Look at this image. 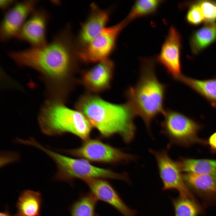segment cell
Returning a JSON list of instances; mask_svg holds the SVG:
<instances>
[{
	"label": "cell",
	"instance_id": "obj_1",
	"mask_svg": "<svg viewBox=\"0 0 216 216\" xmlns=\"http://www.w3.org/2000/svg\"><path fill=\"white\" fill-rule=\"evenodd\" d=\"M70 29L66 26L42 46L8 53L17 65L33 68L40 74L46 84L49 97L61 96L62 87L74 66L76 57H78Z\"/></svg>",
	"mask_w": 216,
	"mask_h": 216
},
{
	"label": "cell",
	"instance_id": "obj_2",
	"mask_svg": "<svg viewBox=\"0 0 216 216\" xmlns=\"http://www.w3.org/2000/svg\"><path fill=\"white\" fill-rule=\"evenodd\" d=\"M77 108L88 119L102 138L119 135L126 143L133 140L136 128V114L127 102L116 104L95 96L87 95L78 102Z\"/></svg>",
	"mask_w": 216,
	"mask_h": 216
},
{
	"label": "cell",
	"instance_id": "obj_3",
	"mask_svg": "<svg viewBox=\"0 0 216 216\" xmlns=\"http://www.w3.org/2000/svg\"><path fill=\"white\" fill-rule=\"evenodd\" d=\"M140 70L136 83L129 87L126 95L128 103L136 116L142 118L151 134L152 121L159 114H163L166 86L158 80L156 73L155 58H140Z\"/></svg>",
	"mask_w": 216,
	"mask_h": 216
},
{
	"label": "cell",
	"instance_id": "obj_4",
	"mask_svg": "<svg viewBox=\"0 0 216 216\" xmlns=\"http://www.w3.org/2000/svg\"><path fill=\"white\" fill-rule=\"evenodd\" d=\"M39 125L50 136L71 134L84 141L89 139L92 126L85 115L64 106L61 100H47L38 116Z\"/></svg>",
	"mask_w": 216,
	"mask_h": 216
},
{
	"label": "cell",
	"instance_id": "obj_5",
	"mask_svg": "<svg viewBox=\"0 0 216 216\" xmlns=\"http://www.w3.org/2000/svg\"><path fill=\"white\" fill-rule=\"evenodd\" d=\"M38 148L47 154L56 163L57 169L54 177L56 180L67 182L72 186L76 179L82 181L89 179H112L130 182L126 172L117 173L110 169L97 167L85 159L65 156L40 144L38 145Z\"/></svg>",
	"mask_w": 216,
	"mask_h": 216
},
{
	"label": "cell",
	"instance_id": "obj_6",
	"mask_svg": "<svg viewBox=\"0 0 216 216\" xmlns=\"http://www.w3.org/2000/svg\"><path fill=\"white\" fill-rule=\"evenodd\" d=\"M161 122V133L167 137L170 143L187 146L202 142L197 133L200 125L183 114L170 109L165 110Z\"/></svg>",
	"mask_w": 216,
	"mask_h": 216
},
{
	"label": "cell",
	"instance_id": "obj_7",
	"mask_svg": "<svg viewBox=\"0 0 216 216\" xmlns=\"http://www.w3.org/2000/svg\"><path fill=\"white\" fill-rule=\"evenodd\" d=\"M62 151L89 162L105 164L125 163L136 158L135 155L104 143L98 139H89L78 148Z\"/></svg>",
	"mask_w": 216,
	"mask_h": 216
},
{
	"label": "cell",
	"instance_id": "obj_8",
	"mask_svg": "<svg viewBox=\"0 0 216 216\" xmlns=\"http://www.w3.org/2000/svg\"><path fill=\"white\" fill-rule=\"evenodd\" d=\"M128 24L124 18L114 25L104 28L78 51V57L88 63H98L108 59L115 48L119 34Z\"/></svg>",
	"mask_w": 216,
	"mask_h": 216
},
{
	"label": "cell",
	"instance_id": "obj_9",
	"mask_svg": "<svg viewBox=\"0 0 216 216\" xmlns=\"http://www.w3.org/2000/svg\"><path fill=\"white\" fill-rule=\"evenodd\" d=\"M170 146L160 150L149 149V152L154 157L164 190H176L180 196L195 199L189 190L181 173L178 162L172 160L168 154Z\"/></svg>",
	"mask_w": 216,
	"mask_h": 216
},
{
	"label": "cell",
	"instance_id": "obj_10",
	"mask_svg": "<svg viewBox=\"0 0 216 216\" xmlns=\"http://www.w3.org/2000/svg\"><path fill=\"white\" fill-rule=\"evenodd\" d=\"M182 47L181 35L175 26H171L155 58L156 62L164 67L168 74L178 81L183 75L181 62Z\"/></svg>",
	"mask_w": 216,
	"mask_h": 216
},
{
	"label": "cell",
	"instance_id": "obj_11",
	"mask_svg": "<svg viewBox=\"0 0 216 216\" xmlns=\"http://www.w3.org/2000/svg\"><path fill=\"white\" fill-rule=\"evenodd\" d=\"M38 1L16 2L4 12L0 25V40L2 42L16 38L23 25L35 9Z\"/></svg>",
	"mask_w": 216,
	"mask_h": 216
},
{
	"label": "cell",
	"instance_id": "obj_12",
	"mask_svg": "<svg viewBox=\"0 0 216 216\" xmlns=\"http://www.w3.org/2000/svg\"><path fill=\"white\" fill-rule=\"evenodd\" d=\"M50 15L43 8H36L27 19L16 38L32 47H40L47 42L46 29Z\"/></svg>",
	"mask_w": 216,
	"mask_h": 216
},
{
	"label": "cell",
	"instance_id": "obj_13",
	"mask_svg": "<svg viewBox=\"0 0 216 216\" xmlns=\"http://www.w3.org/2000/svg\"><path fill=\"white\" fill-rule=\"evenodd\" d=\"M83 181L98 200L110 205L123 216H135L136 211L126 204L116 190L106 179H89Z\"/></svg>",
	"mask_w": 216,
	"mask_h": 216
},
{
	"label": "cell",
	"instance_id": "obj_14",
	"mask_svg": "<svg viewBox=\"0 0 216 216\" xmlns=\"http://www.w3.org/2000/svg\"><path fill=\"white\" fill-rule=\"evenodd\" d=\"M182 176L190 192L191 190L201 199L205 205L216 204V173L188 172Z\"/></svg>",
	"mask_w": 216,
	"mask_h": 216
},
{
	"label": "cell",
	"instance_id": "obj_15",
	"mask_svg": "<svg viewBox=\"0 0 216 216\" xmlns=\"http://www.w3.org/2000/svg\"><path fill=\"white\" fill-rule=\"evenodd\" d=\"M110 16L109 11L99 8L96 4L91 5L90 12L81 24L77 39L81 49L87 45L105 28Z\"/></svg>",
	"mask_w": 216,
	"mask_h": 216
},
{
	"label": "cell",
	"instance_id": "obj_16",
	"mask_svg": "<svg viewBox=\"0 0 216 216\" xmlns=\"http://www.w3.org/2000/svg\"><path fill=\"white\" fill-rule=\"evenodd\" d=\"M114 65L108 59L98 63L83 72L81 82L89 90L98 92L107 88L112 78Z\"/></svg>",
	"mask_w": 216,
	"mask_h": 216
},
{
	"label": "cell",
	"instance_id": "obj_17",
	"mask_svg": "<svg viewBox=\"0 0 216 216\" xmlns=\"http://www.w3.org/2000/svg\"><path fill=\"white\" fill-rule=\"evenodd\" d=\"M42 199L41 193L26 190L20 195L16 204L15 216H41Z\"/></svg>",
	"mask_w": 216,
	"mask_h": 216
},
{
	"label": "cell",
	"instance_id": "obj_18",
	"mask_svg": "<svg viewBox=\"0 0 216 216\" xmlns=\"http://www.w3.org/2000/svg\"><path fill=\"white\" fill-rule=\"evenodd\" d=\"M216 40V23H205L195 31L190 40L191 50L197 54Z\"/></svg>",
	"mask_w": 216,
	"mask_h": 216
},
{
	"label": "cell",
	"instance_id": "obj_19",
	"mask_svg": "<svg viewBox=\"0 0 216 216\" xmlns=\"http://www.w3.org/2000/svg\"><path fill=\"white\" fill-rule=\"evenodd\" d=\"M179 81L212 103H216V78L198 80L183 75Z\"/></svg>",
	"mask_w": 216,
	"mask_h": 216
},
{
	"label": "cell",
	"instance_id": "obj_20",
	"mask_svg": "<svg viewBox=\"0 0 216 216\" xmlns=\"http://www.w3.org/2000/svg\"><path fill=\"white\" fill-rule=\"evenodd\" d=\"M98 200L91 192L80 193L69 207L70 216H99L96 209Z\"/></svg>",
	"mask_w": 216,
	"mask_h": 216
},
{
	"label": "cell",
	"instance_id": "obj_21",
	"mask_svg": "<svg viewBox=\"0 0 216 216\" xmlns=\"http://www.w3.org/2000/svg\"><path fill=\"white\" fill-rule=\"evenodd\" d=\"M177 162L181 171L186 173H216V160L183 158Z\"/></svg>",
	"mask_w": 216,
	"mask_h": 216
},
{
	"label": "cell",
	"instance_id": "obj_22",
	"mask_svg": "<svg viewBox=\"0 0 216 216\" xmlns=\"http://www.w3.org/2000/svg\"><path fill=\"white\" fill-rule=\"evenodd\" d=\"M164 1L162 0H136L125 19L129 23L136 18L153 15Z\"/></svg>",
	"mask_w": 216,
	"mask_h": 216
},
{
	"label": "cell",
	"instance_id": "obj_23",
	"mask_svg": "<svg viewBox=\"0 0 216 216\" xmlns=\"http://www.w3.org/2000/svg\"><path fill=\"white\" fill-rule=\"evenodd\" d=\"M171 200L175 216H198L204 213L203 207L195 199L179 196Z\"/></svg>",
	"mask_w": 216,
	"mask_h": 216
},
{
	"label": "cell",
	"instance_id": "obj_24",
	"mask_svg": "<svg viewBox=\"0 0 216 216\" xmlns=\"http://www.w3.org/2000/svg\"><path fill=\"white\" fill-rule=\"evenodd\" d=\"M204 18L205 23H213L216 21V1H197Z\"/></svg>",
	"mask_w": 216,
	"mask_h": 216
},
{
	"label": "cell",
	"instance_id": "obj_25",
	"mask_svg": "<svg viewBox=\"0 0 216 216\" xmlns=\"http://www.w3.org/2000/svg\"><path fill=\"white\" fill-rule=\"evenodd\" d=\"M185 19L189 24L194 26L204 22V18L197 1L191 5L186 16Z\"/></svg>",
	"mask_w": 216,
	"mask_h": 216
},
{
	"label": "cell",
	"instance_id": "obj_26",
	"mask_svg": "<svg viewBox=\"0 0 216 216\" xmlns=\"http://www.w3.org/2000/svg\"><path fill=\"white\" fill-rule=\"evenodd\" d=\"M17 1L13 0H0V8L5 12L10 8Z\"/></svg>",
	"mask_w": 216,
	"mask_h": 216
},
{
	"label": "cell",
	"instance_id": "obj_27",
	"mask_svg": "<svg viewBox=\"0 0 216 216\" xmlns=\"http://www.w3.org/2000/svg\"><path fill=\"white\" fill-rule=\"evenodd\" d=\"M208 142L212 148L216 151V132L211 135Z\"/></svg>",
	"mask_w": 216,
	"mask_h": 216
},
{
	"label": "cell",
	"instance_id": "obj_28",
	"mask_svg": "<svg viewBox=\"0 0 216 216\" xmlns=\"http://www.w3.org/2000/svg\"><path fill=\"white\" fill-rule=\"evenodd\" d=\"M0 216H15V215L11 214L9 210L7 208L3 212H0Z\"/></svg>",
	"mask_w": 216,
	"mask_h": 216
},
{
	"label": "cell",
	"instance_id": "obj_29",
	"mask_svg": "<svg viewBox=\"0 0 216 216\" xmlns=\"http://www.w3.org/2000/svg\"><path fill=\"white\" fill-rule=\"evenodd\" d=\"M212 106L214 107H216V103H213L212 104Z\"/></svg>",
	"mask_w": 216,
	"mask_h": 216
}]
</instances>
